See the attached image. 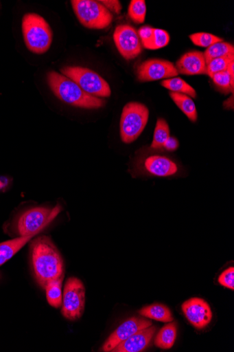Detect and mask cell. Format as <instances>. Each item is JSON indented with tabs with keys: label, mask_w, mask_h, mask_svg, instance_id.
I'll list each match as a JSON object with an SVG mask.
<instances>
[{
	"label": "cell",
	"mask_w": 234,
	"mask_h": 352,
	"mask_svg": "<svg viewBox=\"0 0 234 352\" xmlns=\"http://www.w3.org/2000/svg\"><path fill=\"white\" fill-rule=\"evenodd\" d=\"M30 255L33 272L43 289L48 282L63 276L61 255L49 237L42 236L33 241Z\"/></svg>",
	"instance_id": "6da1fadb"
},
{
	"label": "cell",
	"mask_w": 234,
	"mask_h": 352,
	"mask_svg": "<svg viewBox=\"0 0 234 352\" xmlns=\"http://www.w3.org/2000/svg\"><path fill=\"white\" fill-rule=\"evenodd\" d=\"M50 89L60 101L80 108L94 109L104 107L102 99L85 92L77 83L62 74L51 72L47 74Z\"/></svg>",
	"instance_id": "7a4b0ae2"
},
{
	"label": "cell",
	"mask_w": 234,
	"mask_h": 352,
	"mask_svg": "<svg viewBox=\"0 0 234 352\" xmlns=\"http://www.w3.org/2000/svg\"><path fill=\"white\" fill-rule=\"evenodd\" d=\"M22 32L28 50L36 54L46 53L52 44L53 31L48 22L36 13H27L22 19Z\"/></svg>",
	"instance_id": "3957f363"
},
{
	"label": "cell",
	"mask_w": 234,
	"mask_h": 352,
	"mask_svg": "<svg viewBox=\"0 0 234 352\" xmlns=\"http://www.w3.org/2000/svg\"><path fill=\"white\" fill-rule=\"evenodd\" d=\"M149 116L148 108L141 103L130 102L124 107L120 121V135L124 143L130 144L141 136Z\"/></svg>",
	"instance_id": "277c9868"
},
{
	"label": "cell",
	"mask_w": 234,
	"mask_h": 352,
	"mask_svg": "<svg viewBox=\"0 0 234 352\" xmlns=\"http://www.w3.org/2000/svg\"><path fill=\"white\" fill-rule=\"evenodd\" d=\"M61 207H36L23 212L16 222V232L20 236H36L57 217Z\"/></svg>",
	"instance_id": "5b68a950"
},
{
	"label": "cell",
	"mask_w": 234,
	"mask_h": 352,
	"mask_svg": "<svg viewBox=\"0 0 234 352\" xmlns=\"http://www.w3.org/2000/svg\"><path fill=\"white\" fill-rule=\"evenodd\" d=\"M73 11L79 21L90 29H104L108 27L113 16L102 3L93 0H73Z\"/></svg>",
	"instance_id": "8992f818"
},
{
	"label": "cell",
	"mask_w": 234,
	"mask_h": 352,
	"mask_svg": "<svg viewBox=\"0 0 234 352\" xmlns=\"http://www.w3.org/2000/svg\"><path fill=\"white\" fill-rule=\"evenodd\" d=\"M60 72L93 97L109 98L111 95L108 82L91 69L81 67H65Z\"/></svg>",
	"instance_id": "52a82bcc"
},
{
	"label": "cell",
	"mask_w": 234,
	"mask_h": 352,
	"mask_svg": "<svg viewBox=\"0 0 234 352\" xmlns=\"http://www.w3.org/2000/svg\"><path fill=\"white\" fill-rule=\"evenodd\" d=\"M86 290L81 280L71 277L67 280L62 300V316L70 321H76L85 309Z\"/></svg>",
	"instance_id": "ba28073f"
},
{
	"label": "cell",
	"mask_w": 234,
	"mask_h": 352,
	"mask_svg": "<svg viewBox=\"0 0 234 352\" xmlns=\"http://www.w3.org/2000/svg\"><path fill=\"white\" fill-rule=\"evenodd\" d=\"M113 38L118 51L125 59H134L142 52L141 42L134 28L129 25H118Z\"/></svg>",
	"instance_id": "9c48e42d"
},
{
	"label": "cell",
	"mask_w": 234,
	"mask_h": 352,
	"mask_svg": "<svg viewBox=\"0 0 234 352\" xmlns=\"http://www.w3.org/2000/svg\"><path fill=\"white\" fill-rule=\"evenodd\" d=\"M137 76L141 82H151L173 78L178 76V73L171 61L152 58L140 64L137 69Z\"/></svg>",
	"instance_id": "30bf717a"
},
{
	"label": "cell",
	"mask_w": 234,
	"mask_h": 352,
	"mask_svg": "<svg viewBox=\"0 0 234 352\" xmlns=\"http://www.w3.org/2000/svg\"><path fill=\"white\" fill-rule=\"evenodd\" d=\"M182 309L189 322L197 329L206 328L212 321L211 308L204 299L191 298L183 304Z\"/></svg>",
	"instance_id": "8fae6325"
},
{
	"label": "cell",
	"mask_w": 234,
	"mask_h": 352,
	"mask_svg": "<svg viewBox=\"0 0 234 352\" xmlns=\"http://www.w3.org/2000/svg\"><path fill=\"white\" fill-rule=\"evenodd\" d=\"M152 322L147 318L132 317L120 325L106 340L102 350L111 351L121 342L134 335L138 331L151 327Z\"/></svg>",
	"instance_id": "7c38bea8"
},
{
	"label": "cell",
	"mask_w": 234,
	"mask_h": 352,
	"mask_svg": "<svg viewBox=\"0 0 234 352\" xmlns=\"http://www.w3.org/2000/svg\"><path fill=\"white\" fill-rule=\"evenodd\" d=\"M141 173L150 177H169L176 175L179 168L169 157L153 155L144 160Z\"/></svg>",
	"instance_id": "4fadbf2b"
},
{
	"label": "cell",
	"mask_w": 234,
	"mask_h": 352,
	"mask_svg": "<svg viewBox=\"0 0 234 352\" xmlns=\"http://www.w3.org/2000/svg\"><path fill=\"white\" fill-rule=\"evenodd\" d=\"M178 74L185 76L208 75L204 54L192 51L183 55L175 66Z\"/></svg>",
	"instance_id": "5bb4252c"
},
{
	"label": "cell",
	"mask_w": 234,
	"mask_h": 352,
	"mask_svg": "<svg viewBox=\"0 0 234 352\" xmlns=\"http://www.w3.org/2000/svg\"><path fill=\"white\" fill-rule=\"evenodd\" d=\"M156 327H149L138 331L127 340L121 342L111 351L113 352H140L145 349L150 344Z\"/></svg>",
	"instance_id": "9a60e30c"
},
{
	"label": "cell",
	"mask_w": 234,
	"mask_h": 352,
	"mask_svg": "<svg viewBox=\"0 0 234 352\" xmlns=\"http://www.w3.org/2000/svg\"><path fill=\"white\" fill-rule=\"evenodd\" d=\"M34 236H20L0 243V267L12 259Z\"/></svg>",
	"instance_id": "2e32d148"
},
{
	"label": "cell",
	"mask_w": 234,
	"mask_h": 352,
	"mask_svg": "<svg viewBox=\"0 0 234 352\" xmlns=\"http://www.w3.org/2000/svg\"><path fill=\"white\" fill-rule=\"evenodd\" d=\"M139 314L144 317L163 323L174 322V316L171 310L163 305L154 304L145 307L139 311Z\"/></svg>",
	"instance_id": "e0dca14e"
},
{
	"label": "cell",
	"mask_w": 234,
	"mask_h": 352,
	"mask_svg": "<svg viewBox=\"0 0 234 352\" xmlns=\"http://www.w3.org/2000/svg\"><path fill=\"white\" fill-rule=\"evenodd\" d=\"M178 327L176 322H169L165 325L158 333L154 344L163 349H169L173 347L177 338Z\"/></svg>",
	"instance_id": "ac0fdd59"
},
{
	"label": "cell",
	"mask_w": 234,
	"mask_h": 352,
	"mask_svg": "<svg viewBox=\"0 0 234 352\" xmlns=\"http://www.w3.org/2000/svg\"><path fill=\"white\" fill-rule=\"evenodd\" d=\"M170 97L177 107L191 122H196L198 118L196 107L192 99L189 96L172 91Z\"/></svg>",
	"instance_id": "d6986e66"
},
{
	"label": "cell",
	"mask_w": 234,
	"mask_h": 352,
	"mask_svg": "<svg viewBox=\"0 0 234 352\" xmlns=\"http://www.w3.org/2000/svg\"><path fill=\"white\" fill-rule=\"evenodd\" d=\"M62 279L63 276L52 280L48 282L45 287L47 301L54 308H59L62 305L61 286Z\"/></svg>",
	"instance_id": "ffe728a7"
},
{
	"label": "cell",
	"mask_w": 234,
	"mask_h": 352,
	"mask_svg": "<svg viewBox=\"0 0 234 352\" xmlns=\"http://www.w3.org/2000/svg\"><path fill=\"white\" fill-rule=\"evenodd\" d=\"M161 85L173 92L184 94L191 98H196V90L180 78L167 79L161 82Z\"/></svg>",
	"instance_id": "44dd1931"
},
{
	"label": "cell",
	"mask_w": 234,
	"mask_h": 352,
	"mask_svg": "<svg viewBox=\"0 0 234 352\" xmlns=\"http://www.w3.org/2000/svg\"><path fill=\"white\" fill-rule=\"evenodd\" d=\"M170 138V129L168 123L163 118H159L154 133L151 147L153 149L162 148L164 144Z\"/></svg>",
	"instance_id": "7402d4cb"
},
{
	"label": "cell",
	"mask_w": 234,
	"mask_h": 352,
	"mask_svg": "<svg viewBox=\"0 0 234 352\" xmlns=\"http://www.w3.org/2000/svg\"><path fill=\"white\" fill-rule=\"evenodd\" d=\"M204 54L207 65L214 58L234 55V47L230 43L220 42L207 48Z\"/></svg>",
	"instance_id": "603a6c76"
},
{
	"label": "cell",
	"mask_w": 234,
	"mask_h": 352,
	"mask_svg": "<svg viewBox=\"0 0 234 352\" xmlns=\"http://www.w3.org/2000/svg\"><path fill=\"white\" fill-rule=\"evenodd\" d=\"M169 42V33L162 29L154 28L150 40L143 47L152 50H159L168 45Z\"/></svg>",
	"instance_id": "cb8c5ba5"
},
{
	"label": "cell",
	"mask_w": 234,
	"mask_h": 352,
	"mask_svg": "<svg viewBox=\"0 0 234 352\" xmlns=\"http://www.w3.org/2000/svg\"><path fill=\"white\" fill-rule=\"evenodd\" d=\"M128 13L132 21L137 23H143L145 20L147 7L144 0H132Z\"/></svg>",
	"instance_id": "d4e9b609"
},
{
	"label": "cell",
	"mask_w": 234,
	"mask_h": 352,
	"mask_svg": "<svg viewBox=\"0 0 234 352\" xmlns=\"http://www.w3.org/2000/svg\"><path fill=\"white\" fill-rule=\"evenodd\" d=\"M234 61V55L217 58L207 64V74L212 76L219 72H226L230 64Z\"/></svg>",
	"instance_id": "484cf974"
},
{
	"label": "cell",
	"mask_w": 234,
	"mask_h": 352,
	"mask_svg": "<svg viewBox=\"0 0 234 352\" xmlns=\"http://www.w3.org/2000/svg\"><path fill=\"white\" fill-rule=\"evenodd\" d=\"M211 78L217 87L224 94L233 93L234 81L231 80L226 71L217 73Z\"/></svg>",
	"instance_id": "4316f807"
},
{
	"label": "cell",
	"mask_w": 234,
	"mask_h": 352,
	"mask_svg": "<svg viewBox=\"0 0 234 352\" xmlns=\"http://www.w3.org/2000/svg\"><path fill=\"white\" fill-rule=\"evenodd\" d=\"M189 38L195 45L206 48L217 43L223 42L222 38L207 33L194 34L189 36Z\"/></svg>",
	"instance_id": "83f0119b"
},
{
	"label": "cell",
	"mask_w": 234,
	"mask_h": 352,
	"mask_svg": "<svg viewBox=\"0 0 234 352\" xmlns=\"http://www.w3.org/2000/svg\"><path fill=\"white\" fill-rule=\"evenodd\" d=\"M218 282L226 289L234 290V267H231L224 271L218 278Z\"/></svg>",
	"instance_id": "f1b7e54d"
},
{
	"label": "cell",
	"mask_w": 234,
	"mask_h": 352,
	"mask_svg": "<svg viewBox=\"0 0 234 352\" xmlns=\"http://www.w3.org/2000/svg\"><path fill=\"white\" fill-rule=\"evenodd\" d=\"M102 3L110 13L117 14H120L122 7L118 0H102L99 1Z\"/></svg>",
	"instance_id": "f546056e"
},
{
	"label": "cell",
	"mask_w": 234,
	"mask_h": 352,
	"mask_svg": "<svg viewBox=\"0 0 234 352\" xmlns=\"http://www.w3.org/2000/svg\"><path fill=\"white\" fill-rule=\"evenodd\" d=\"M179 147V142L177 139L170 137L164 144L163 148L169 151H175Z\"/></svg>",
	"instance_id": "4dcf8cb0"
},
{
	"label": "cell",
	"mask_w": 234,
	"mask_h": 352,
	"mask_svg": "<svg viewBox=\"0 0 234 352\" xmlns=\"http://www.w3.org/2000/svg\"><path fill=\"white\" fill-rule=\"evenodd\" d=\"M226 72L230 76L231 80L234 81V61L230 64L227 68Z\"/></svg>",
	"instance_id": "1f68e13d"
},
{
	"label": "cell",
	"mask_w": 234,
	"mask_h": 352,
	"mask_svg": "<svg viewBox=\"0 0 234 352\" xmlns=\"http://www.w3.org/2000/svg\"><path fill=\"white\" fill-rule=\"evenodd\" d=\"M231 98L227 100L225 102H224V107L227 109H233V100H232L230 102Z\"/></svg>",
	"instance_id": "d6a6232c"
},
{
	"label": "cell",
	"mask_w": 234,
	"mask_h": 352,
	"mask_svg": "<svg viewBox=\"0 0 234 352\" xmlns=\"http://www.w3.org/2000/svg\"><path fill=\"white\" fill-rule=\"evenodd\" d=\"M5 186V184L0 179V189H2Z\"/></svg>",
	"instance_id": "836d02e7"
}]
</instances>
